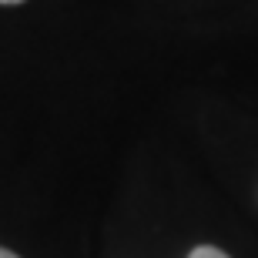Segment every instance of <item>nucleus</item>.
Instances as JSON below:
<instances>
[{
	"mask_svg": "<svg viewBox=\"0 0 258 258\" xmlns=\"http://www.w3.org/2000/svg\"><path fill=\"white\" fill-rule=\"evenodd\" d=\"M0 4H24V0H0Z\"/></svg>",
	"mask_w": 258,
	"mask_h": 258,
	"instance_id": "3",
	"label": "nucleus"
},
{
	"mask_svg": "<svg viewBox=\"0 0 258 258\" xmlns=\"http://www.w3.org/2000/svg\"><path fill=\"white\" fill-rule=\"evenodd\" d=\"M188 258H228V255H225L221 248H215V245H198Z\"/></svg>",
	"mask_w": 258,
	"mask_h": 258,
	"instance_id": "1",
	"label": "nucleus"
},
{
	"mask_svg": "<svg viewBox=\"0 0 258 258\" xmlns=\"http://www.w3.org/2000/svg\"><path fill=\"white\" fill-rule=\"evenodd\" d=\"M0 258H20V255H14L10 248H0Z\"/></svg>",
	"mask_w": 258,
	"mask_h": 258,
	"instance_id": "2",
	"label": "nucleus"
}]
</instances>
